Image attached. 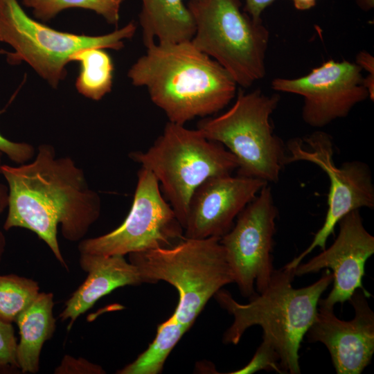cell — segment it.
Returning <instances> with one entry per match:
<instances>
[{
    "mask_svg": "<svg viewBox=\"0 0 374 374\" xmlns=\"http://www.w3.org/2000/svg\"><path fill=\"white\" fill-rule=\"evenodd\" d=\"M8 188V211L3 224L34 232L66 268L57 238L81 240L99 217L101 202L89 188L83 170L69 157L56 158L55 148L41 144L35 159L18 166L3 165Z\"/></svg>",
    "mask_w": 374,
    "mask_h": 374,
    "instance_id": "1",
    "label": "cell"
},
{
    "mask_svg": "<svg viewBox=\"0 0 374 374\" xmlns=\"http://www.w3.org/2000/svg\"><path fill=\"white\" fill-rule=\"evenodd\" d=\"M145 47L127 76L133 85L147 89L168 121L185 125L216 114L235 97L233 78L191 41L153 42Z\"/></svg>",
    "mask_w": 374,
    "mask_h": 374,
    "instance_id": "2",
    "label": "cell"
},
{
    "mask_svg": "<svg viewBox=\"0 0 374 374\" xmlns=\"http://www.w3.org/2000/svg\"><path fill=\"white\" fill-rule=\"evenodd\" d=\"M293 269H275L267 288L250 298L248 303L236 301L231 293L220 290L214 295L219 305L233 317L223 336L224 344H238L253 326L262 329L280 357L285 373L299 374L301 341L316 317L321 294L332 283L330 269L312 284L294 288Z\"/></svg>",
    "mask_w": 374,
    "mask_h": 374,
    "instance_id": "3",
    "label": "cell"
},
{
    "mask_svg": "<svg viewBox=\"0 0 374 374\" xmlns=\"http://www.w3.org/2000/svg\"><path fill=\"white\" fill-rule=\"evenodd\" d=\"M145 283L163 280L179 293L172 314L188 329L207 302L223 287L233 283L220 238L184 237L172 247L129 253Z\"/></svg>",
    "mask_w": 374,
    "mask_h": 374,
    "instance_id": "4",
    "label": "cell"
},
{
    "mask_svg": "<svg viewBox=\"0 0 374 374\" xmlns=\"http://www.w3.org/2000/svg\"><path fill=\"white\" fill-rule=\"evenodd\" d=\"M129 157L155 176L184 229L195 189L210 177L232 174L238 166L222 144L197 129L170 121L146 151L132 152Z\"/></svg>",
    "mask_w": 374,
    "mask_h": 374,
    "instance_id": "5",
    "label": "cell"
},
{
    "mask_svg": "<svg viewBox=\"0 0 374 374\" xmlns=\"http://www.w3.org/2000/svg\"><path fill=\"white\" fill-rule=\"evenodd\" d=\"M233 105L223 114L201 120L197 129L222 144L235 157L238 175L277 183L287 164L286 146L273 131L270 118L280 96L239 89Z\"/></svg>",
    "mask_w": 374,
    "mask_h": 374,
    "instance_id": "6",
    "label": "cell"
},
{
    "mask_svg": "<svg viewBox=\"0 0 374 374\" xmlns=\"http://www.w3.org/2000/svg\"><path fill=\"white\" fill-rule=\"evenodd\" d=\"M186 6L195 26L192 44L238 86L248 88L265 75L269 32L242 10L240 0H188Z\"/></svg>",
    "mask_w": 374,
    "mask_h": 374,
    "instance_id": "7",
    "label": "cell"
},
{
    "mask_svg": "<svg viewBox=\"0 0 374 374\" xmlns=\"http://www.w3.org/2000/svg\"><path fill=\"white\" fill-rule=\"evenodd\" d=\"M134 21L99 36L64 33L30 17L17 0H0V42L14 52H4L11 64L25 62L56 88L66 75V66L76 51L88 47L120 50L135 34Z\"/></svg>",
    "mask_w": 374,
    "mask_h": 374,
    "instance_id": "8",
    "label": "cell"
},
{
    "mask_svg": "<svg viewBox=\"0 0 374 374\" xmlns=\"http://www.w3.org/2000/svg\"><path fill=\"white\" fill-rule=\"evenodd\" d=\"M287 163L311 162L327 175L330 181L328 210L323 225L310 245L283 267L295 268L316 247L321 250L334 233L339 221L346 214L362 208H374V186L371 172L365 163L353 160L337 166L334 161L332 138L316 131L303 138L291 139L286 145Z\"/></svg>",
    "mask_w": 374,
    "mask_h": 374,
    "instance_id": "9",
    "label": "cell"
},
{
    "mask_svg": "<svg viewBox=\"0 0 374 374\" xmlns=\"http://www.w3.org/2000/svg\"><path fill=\"white\" fill-rule=\"evenodd\" d=\"M164 198L155 176L141 167L127 217L114 230L82 240L80 253L124 256L173 246L184 238V230Z\"/></svg>",
    "mask_w": 374,
    "mask_h": 374,
    "instance_id": "10",
    "label": "cell"
},
{
    "mask_svg": "<svg viewBox=\"0 0 374 374\" xmlns=\"http://www.w3.org/2000/svg\"><path fill=\"white\" fill-rule=\"evenodd\" d=\"M278 209L271 187L264 186L220 238L235 283L244 297L268 286L274 267V236Z\"/></svg>",
    "mask_w": 374,
    "mask_h": 374,
    "instance_id": "11",
    "label": "cell"
},
{
    "mask_svg": "<svg viewBox=\"0 0 374 374\" xmlns=\"http://www.w3.org/2000/svg\"><path fill=\"white\" fill-rule=\"evenodd\" d=\"M362 71L356 63L329 60L302 77L275 78L271 87L302 96L303 121L320 128L347 116L355 105L369 98Z\"/></svg>",
    "mask_w": 374,
    "mask_h": 374,
    "instance_id": "12",
    "label": "cell"
},
{
    "mask_svg": "<svg viewBox=\"0 0 374 374\" xmlns=\"http://www.w3.org/2000/svg\"><path fill=\"white\" fill-rule=\"evenodd\" d=\"M337 224L339 231L334 242L293 269L295 276L317 273L323 269L332 271V288L326 298L319 301V305L328 309L349 301L357 290H364L365 265L374 253V237L364 227L359 210L348 213Z\"/></svg>",
    "mask_w": 374,
    "mask_h": 374,
    "instance_id": "13",
    "label": "cell"
},
{
    "mask_svg": "<svg viewBox=\"0 0 374 374\" xmlns=\"http://www.w3.org/2000/svg\"><path fill=\"white\" fill-rule=\"evenodd\" d=\"M365 289L357 290L349 299L355 310L349 321L341 320L333 309L319 305L305 336L311 343L320 342L328 350L337 374H360L374 353V312Z\"/></svg>",
    "mask_w": 374,
    "mask_h": 374,
    "instance_id": "14",
    "label": "cell"
},
{
    "mask_svg": "<svg viewBox=\"0 0 374 374\" xmlns=\"http://www.w3.org/2000/svg\"><path fill=\"white\" fill-rule=\"evenodd\" d=\"M267 183L232 174L212 177L194 191L188 208L184 237L222 238L238 215Z\"/></svg>",
    "mask_w": 374,
    "mask_h": 374,
    "instance_id": "15",
    "label": "cell"
},
{
    "mask_svg": "<svg viewBox=\"0 0 374 374\" xmlns=\"http://www.w3.org/2000/svg\"><path fill=\"white\" fill-rule=\"evenodd\" d=\"M80 267L88 275L83 283L66 301L60 315L69 319V330L76 319L93 306L103 296L125 285L145 283L137 267L121 255L80 253Z\"/></svg>",
    "mask_w": 374,
    "mask_h": 374,
    "instance_id": "16",
    "label": "cell"
},
{
    "mask_svg": "<svg viewBox=\"0 0 374 374\" xmlns=\"http://www.w3.org/2000/svg\"><path fill=\"white\" fill-rule=\"evenodd\" d=\"M139 14L145 46L190 41L195 26L186 0H141Z\"/></svg>",
    "mask_w": 374,
    "mask_h": 374,
    "instance_id": "17",
    "label": "cell"
},
{
    "mask_svg": "<svg viewBox=\"0 0 374 374\" xmlns=\"http://www.w3.org/2000/svg\"><path fill=\"white\" fill-rule=\"evenodd\" d=\"M52 293H39L15 321L20 335L17 348V361L23 373H35L39 370V355L43 344L51 338L55 329Z\"/></svg>",
    "mask_w": 374,
    "mask_h": 374,
    "instance_id": "18",
    "label": "cell"
},
{
    "mask_svg": "<svg viewBox=\"0 0 374 374\" xmlns=\"http://www.w3.org/2000/svg\"><path fill=\"white\" fill-rule=\"evenodd\" d=\"M80 63L75 87L84 96L99 100L112 90L114 64L110 55L96 47L82 48L71 56Z\"/></svg>",
    "mask_w": 374,
    "mask_h": 374,
    "instance_id": "19",
    "label": "cell"
},
{
    "mask_svg": "<svg viewBox=\"0 0 374 374\" xmlns=\"http://www.w3.org/2000/svg\"><path fill=\"white\" fill-rule=\"evenodd\" d=\"M188 330L172 315L158 326L156 337L148 348L117 373H160L168 356Z\"/></svg>",
    "mask_w": 374,
    "mask_h": 374,
    "instance_id": "20",
    "label": "cell"
},
{
    "mask_svg": "<svg viewBox=\"0 0 374 374\" xmlns=\"http://www.w3.org/2000/svg\"><path fill=\"white\" fill-rule=\"evenodd\" d=\"M124 0H22L24 6L32 8L34 17L47 21L62 10L83 8L102 16L110 25L117 26L120 8Z\"/></svg>",
    "mask_w": 374,
    "mask_h": 374,
    "instance_id": "21",
    "label": "cell"
},
{
    "mask_svg": "<svg viewBox=\"0 0 374 374\" xmlns=\"http://www.w3.org/2000/svg\"><path fill=\"white\" fill-rule=\"evenodd\" d=\"M37 282L15 274L0 275V317L15 322L39 294Z\"/></svg>",
    "mask_w": 374,
    "mask_h": 374,
    "instance_id": "22",
    "label": "cell"
},
{
    "mask_svg": "<svg viewBox=\"0 0 374 374\" xmlns=\"http://www.w3.org/2000/svg\"><path fill=\"white\" fill-rule=\"evenodd\" d=\"M261 370L283 374L278 353L269 341L264 337L249 364L242 368L230 373H253Z\"/></svg>",
    "mask_w": 374,
    "mask_h": 374,
    "instance_id": "23",
    "label": "cell"
},
{
    "mask_svg": "<svg viewBox=\"0 0 374 374\" xmlns=\"http://www.w3.org/2000/svg\"><path fill=\"white\" fill-rule=\"evenodd\" d=\"M17 342L12 323L0 317V370L19 368L17 361Z\"/></svg>",
    "mask_w": 374,
    "mask_h": 374,
    "instance_id": "24",
    "label": "cell"
},
{
    "mask_svg": "<svg viewBox=\"0 0 374 374\" xmlns=\"http://www.w3.org/2000/svg\"><path fill=\"white\" fill-rule=\"evenodd\" d=\"M0 152L5 154L13 162L23 164L33 158L35 149L29 143L13 142L0 134Z\"/></svg>",
    "mask_w": 374,
    "mask_h": 374,
    "instance_id": "25",
    "label": "cell"
},
{
    "mask_svg": "<svg viewBox=\"0 0 374 374\" xmlns=\"http://www.w3.org/2000/svg\"><path fill=\"white\" fill-rule=\"evenodd\" d=\"M55 373H104V370L98 365L84 359H75L66 355L61 365L55 370Z\"/></svg>",
    "mask_w": 374,
    "mask_h": 374,
    "instance_id": "26",
    "label": "cell"
},
{
    "mask_svg": "<svg viewBox=\"0 0 374 374\" xmlns=\"http://www.w3.org/2000/svg\"><path fill=\"white\" fill-rule=\"evenodd\" d=\"M276 0H244L243 10L253 20L261 21L263 11Z\"/></svg>",
    "mask_w": 374,
    "mask_h": 374,
    "instance_id": "27",
    "label": "cell"
},
{
    "mask_svg": "<svg viewBox=\"0 0 374 374\" xmlns=\"http://www.w3.org/2000/svg\"><path fill=\"white\" fill-rule=\"evenodd\" d=\"M355 63L362 70L368 72L369 75L366 78L374 79V57L371 53L367 51L359 52L357 55Z\"/></svg>",
    "mask_w": 374,
    "mask_h": 374,
    "instance_id": "28",
    "label": "cell"
},
{
    "mask_svg": "<svg viewBox=\"0 0 374 374\" xmlns=\"http://www.w3.org/2000/svg\"><path fill=\"white\" fill-rule=\"evenodd\" d=\"M8 205V188L0 183V214ZM6 240L3 234L0 231V262L4 251Z\"/></svg>",
    "mask_w": 374,
    "mask_h": 374,
    "instance_id": "29",
    "label": "cell"
},
{
    "mask_svg": "<svg viewBox=\"0 0 374 374\" xmlns=\"http://www.w3.org/2000/svg\"><path fill=\"white\" fill-rule=\"evenodd\" d=\"M294 8L298 10H308L316 6L318 0H292Z\"/></svg>",
    "mask_w": 374,
    "mask_h": 374,
    "instance_id": "30",
    "label": "cell"
},
{
    "mask_svg": "<svg viewBox=\"0 0 374 374\" xmlns=\"http://www.w3.org/2000/svg\"><path fill=\"white\" fill-rule=\"evenodd\" d=\"M357 3L364 10H371L374 6V0H357Z\"/></svg>",
    "mask_w": 374,
    "mask_h": 374,
    "instance_id": "31",
    "label": "cell"
},
{
    "mask_svg": "<svg viewBox=\"0 0 374 374\" xmlns=\"http://www.w3.org/2000/svg\"><path fill=\"white\" fill-rule=\"evenodd\" d=\"M1 153L0 152V173H1V167H2V164H1Z\"/></svg>",
    "mask_w": 374,
    "mask_h": 374,
    "instance_id": "32",
    "label": "cell"
}]
</instances>
